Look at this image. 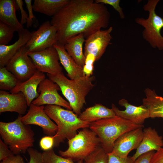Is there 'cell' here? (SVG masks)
Listing matches in <instances>:
<instances>
[{"instance_id": "obj_1", "label": "cell", "mask_w": 163, "mask_h": 163, "mask_svg": "<svg viewBox=\"0 0 163 163\" xmlns=\"http://www.w3.org/2000/svg\"><path fill=\"white\" fill-rule=\"evenodd\" d=\"M110 14L104 4L93 0H70L50 21L57 30V43L64 45L70 38L82 34L85 38L105 28Z\"/></svg>"}, {"instance_id": "obj_2", "label": "cell", "mask_w": 163, "mask_h": 163, "mask_svg": "<svg viewBox=\"0 0 163 163\" xmlns=\"http://www.w3.org/2000/svg\"><path fill=\"white\" fill-rule=\"evenodd\" d=\"M47 76L59 85L73 111L79 115L86 104L85 97L94 86L92 82L95 77L84 76L78 79L72 80L67 78L63 72L55 75L47 74Z\"/></svg>"}, {"instance_id": "obj_3", "label": "cell", "mask_w": 163, "mask_h": 163, "mask_svg": "<svg viewBox=\"0 0 163 163\" xmlns=\"http://www.w3.org/2000/svg\"><path fill=\"white\" fill-rule=\"evenodd\" d=\"M44 110L58 126L57 131L53 136L54 146H57L66 139L68 140L73 138L78 129L89 128L90 123L81 120L71 110L54 105H46Z\"/></svg>"}, {"instance_id": "obj_4", "label": "cell", "mask_w": 163, "mask_h": 163, "mask_svg": "<svg viewBox=\"0 0 163 163\" xmlns=\"http://www.w3.org/2000/svg\"><path fill=\"white\" fill-rule=\"evenodd\" d=\"M143 126L115 115L91 123L89 128L95 133L100 140L101 146L108 153L112 152L115 141L121 135Z\"/></svg>"}, {"instance_id": "obj_5", "label": "cell", "mask_w": 163, "mask_h": 163, "mask_svg": "<svg viewBox=\"0 0 163 163\" xmlns=\"http://www.w3.org/2000/svg\"><path fill=\"white\" fill-rule=\"evenodd\" d=\"M20 115L14 121L0 122V134L4 142L15 155L24 153L34 146V133L29 125L22 122Z\"/></svg>"}, {"instance_id": "obj_6", "label": "cell", "mask_w": 163, "mask_h": 163, "mask_svg": "<svg viewBox=\"0 0 163 163\" xmlns=\"http://www.w3.org/2000/svg\"><path fill=\"white\" fill-rule=\"evenodd\" d=\"M68 148L66 150H59L61 156L77 161L83 160L101 146L100 140L89 128H85L68 140Z\"/></svg>"}, {"instance_id": "obj_7", "label": "cell", "mask_w": 163, "mask_h": 163, "mask_svg": "<svg viewBox=\"0 0 163 163\" xmlns=\"http://www.w3.org/2000/svg\"><path fill=\"white\" fill-rule=\"evenodd\" d=\"M159 0H149L143 7L145 11L149 12L148 18H137L136 22L143 27L144 29L142 32L143 38L150 46L159 50H163V37L161 30L163 28V19L156 13V6Z\"/></svg>"}, {"instance_id": "obj_8", "label": "cell", "mask_w": 163, "mask_h": 163, "mask_svg": "<svg viewBox=\"0 0 163 163\" xmlns=\"http://www.w3.org/2000/svg\"><path fill=\"white\" fill-rule=\"evenodd\" d=\"M57 30L50 21L43 23L32 33L30 38L24 46L27 53L37 52L53 46L57 42Z\"/></svg>"}, {"instance_id": "obj_9", "label": "cell", "mask_w": 163, "mask_h": 163, "mask_svg": "<svg viewBox=\"0 0 163 163\" xmlns=\"http://www.w3.org/2000/svg\"><path fill=\"white\" fill-rule=\"evenodd\" d=\"M37 70L55 75L62 72L58 53L54 46L41 51L28 52Z\"/></svg>"}, {"instance_id": "obj_10", "label": "cell", "mask_w": 163, "mask_h": 163, "mask_svg": "<svg viewBox=\"0 0 163 163\" xmlns=\"http://www.w3.org/2000/svg\"><path fill=\"white\" fill-rule=\"evenodd\" d=\"M59 90H60V89L57 84L49 78H46L40 82L38 87L39 96L32 103L38 106L56 105L72 110L69 102L59 94L58 91Z\"/></svg>"}, {"instance_id": "obj_11", "label": "cell", "mask_w": 163, "mask_h": 163, "mask_svg": "<svg viewBox=\"0 0 163 163\" xmlns=\"http://www.w3.org/2000/svg\"><path fill=\"white\" fill-rule=\"evenodd\" d=\"M5 67L20 82H24L29 79L37 71L27 55L24 46L21 47Z\"/></svg>"}, {"instance_id": "obj_12", "label": "cell", "mask_w": 163, "mask_h": 163, "mask_svg": "<svg viewBox=\"0 0 163 163\" xmlns=\"http://www.w3.org/2000/svg\"><path fill=\"white\" fill-rule=\"evenodd\" d=\"M45 106L31 104L27 112L21 117L22 122L26 125H34L41 127L44 134L50 136L55 135L58 126L51 120L44 110Z\"/></svg>"}, {"instance_id": "obj_13", "label": "cell", "mask_w": 163, "mask_h": 163, "mask_svg": "<svg viewBox=\"0 0 163 163\" xmlns=\"http://www.w3.org/2000/svg\"><path fill=\"white\" fill-rule=\"evenodd\" d=\"M112 30V27H110L105 30L97 31L86 38L84 52L85 57L91 54L94 56L96 61L99 60L110 44Z\"/></svg>"}, {"instance_id": "obj_14", "label": "cell", "mask_w": 163, "mask_h": 163, "mask_svg": "<svg viewBox=\"0 0 163 163\" xmlns=\"http://www.w3.org/2000/svg\"><path fill=\"white\" fill-rule=\"evenodd\" d=\"M143 127L127 132L120 136L115 141L112 152L122 158L128 157L129 153L137 149L143 138Z\"/></svg>"}, {"instance_id": "obj_15", "label": "cell", "mask_w": 163, "mask_h": 163, "mask_svg": "<svg viewBox=\"0 0 163 163\" xmlns=\"http://www.w3.org/2000/svg\"><path fill=\"white\" fill-rule=\"evenodd\" d=\"M119 104L125 109L119 110L114 104L111 105V109L116 115L123 118L136 125H143L145 120L149 118L148 109L143 104L137 106L131 104L127 100L123 98L119 101Z\"/></svg>"}, {"instance_id": "obj_16", "label": "cell", "mask_w": 163, "mask_h": 163, "mask_svg": "<svg viewBox=\"0 0 163 163\" xmlns=\"http://www.w3.org/2000/svg\"><path fill=\"white\" fill-rule=\"evenodd\" d=\"M28 107L26 99L21 92L10 93L0 91V113L15 112L21 115L25 114Z\"/></svg>"}, {"instance_id": "obj_17", "label": "cell", "mask_w": 163, "mask_h": 163, "mask_svg": "<svg viewBox=\"0 0 163 163\" xmlns=\"http://www.w3.org/2000/svg\"><path fill=\"white\" fill-rule=\"evenodd\" d=\"M45 78L43 73L37 70L29 79L24 82H19L14 88L10 91V93H22L26 99L28 106L29 107L33 101L39 96L38 87L40 82Z\"/></svg>"}, {"instance_id": "obj_18", "label": "cell", "mask_w": 163, "mask_h": 163, "mask_svg": "<svg viewBox=\"0 0 163 163\" xmlns=\"http://www.w3.org/2000/svg\"><path fill=\"white\" fill-rule=\"evenodd\" d=\"M163 146V139L155 129L150 127L143 130L142 140L136 153L131 157L133 161L140 155L147 152L157 151Z\"/></svg>"}, {"instance_id": "obj_19", "label": "cell", "mask_w": 163, "mask_h": 163, "mask_svg": "<svg viewBox=\"0 0 163 163\" xmlns=\"http://www.w3.org/2000/svg\"><path fill=\"white\" fill-rule=\"evenodd\" d=\"M18 39L10 45H0V68L5 67L10 59L24 46L31 37L32 33L23 28L18 32Z\"/></svg>"}, {"instance_id": "obj_20", "label": "cell", "mask_w": 163, "mask_h": 163, "mask_svg": "<svg viewBox=\"0 0 163 163\" xmlns=\"http://www.w3.org/2000/svg\"><path fill=\"white\" fill-rule=\"evenodd\" d=\"M54 47L58 54L60 63L64 67L67 75L71 80H76L84 76L83 67L79 66L68 54L64 45L56 43Z\"/></svg>"}, {"instance_id": "obj_21", "label": "cell", "mask_w": 163, "mask_h": 163, "mask_svg": "<svg viewBox=\"0 0 163 163\" xmlns=\"http://www.w3.org/2000/svg\"><path fill=\"white\" fill-rule=\"evenodd\" d=\"M18 9L15 0H0V22L13 27L18 32L24 28L16 16Z\"/></svg>"}, {"instance_id": "obj_22", "label": "cell", "mask_w": 163, "mask_h": 163, "mask_svg": "<svg viewBox=\"0 0 163 163\" xmlns=\"http://www.w3.org/2000/svg\"><path fill=\"white\" fill-rule=\"evenodd\" d=\"M85 41L84 35L80 34L69 38L64 45L68 54L77 64L82 67L86 59L83 51V44Z\"/></svg>"}, {"instance_id": "obj_23", "label": "cell", "mask_w": 163, "mask_h": 163, "mask_svg": "<svg viewBox=\"0 0 163 163\" xmlns=\"http://www.w3.org/2000/svg\"><path fill=\"white\" fill-rule=\"evenodd\" d=\"M144 92L145 97L142 99V104L149 110V118L163 119V97L158 95L154 90L147 88Z\"/></svg>"}, {"instance_id": "obj_24", "label": "cell", "mask_w": 163, "mask_h": 163, "mask_svg": "<svg viewBox=\"0 0 163 163\" xmlns=\"http://www.w3.org/2000/svg\"><path fill=\"white\" fill-rule=\"evenodd\" d=\"M79 115L81 120L91 123L116 115L111 108H109L100 104H96L86 109Z\"/></svg>"}, {"instance_id": "obj_25", "label": "cell", "mask_w": 163, "mask_h": 163, "mask_svg": "<svg viewBox=\"0 0 163 163\" xmlns=\"http://www.w3.org/2000/svg\"><path fill=\"white\" fill-rule=\"evenodd\" d=\"M70 0H34L33 10L50 16L56 15Z\"/></svg>"}, {"instance_id": "obj_26", "label": "cell", "mask_w": 163, "mask_h": 163, "mask_svg": "<svg viewBox=\"0 0 163 163\" xmlns=\"http://www.w3.org/2000/svg\"><path fill=\"white\" fill-rule=\"evenodd\" d=\"M20 82L16 77L5 67L0 68V89L2 90L13 89Z\"/></svg>"}, {"instance_id": "obj_27", "label": "cell", "mask_w": 163, "mask_h": 163, "mask_svg": "<svg viewBox=\"0 0 163 163\" xmlns=\"http://www.w3.org/2000/svg\"><path fill=\"white\" fill-rule=\"evenodd\" d=\"M44 163H83V160H79L77 162L70 158H65L57 155L52 148L42 153Z\"/></svg>"}, {"instance_id": "obj_28", "label": "cell", "mask_w": 163, "mask_h": 163, "mask_svg": "<svg viewBox=\"0 0 163 163\" xmlns=\"http://www.w3.org/2000/svg\"><path fill=\"white\" fill-rule=\"evenodd\" d=\"M108 153L101 146L86 157L83 163H108Z\"/></svg>"}, {"instance_id": "obj_29", "label": "cell", "mask_w": 163, "mask_h": 163, "mask_svg": "<svg viewBox=\"0 0 163 163\" xmlns=\"http://www.w3.org/2000/svg\"><path fill=\"white\" fill-rule=\"evenodd\" d=\"M15 31L13 27L0 22V45H7L12 40Z\"/></svg>"}, {"instance_id": "obj_30", "label": "cell", "mask_w": 163, "mask_h": 163, "mask_svg": "<svg viewBox=\"0 0 163 163\" xmlns=\"http://www.w3.org/2000/svg\"><path fill=\"white\" fill-rule=\"evenodd\" d=\"M85 58V63L83 67V71L85 76L89 77L93 73L94 64L96 61L94 56L91 54L88 55Z\"/></svg>"}, {"instance_id": "obj_31", "label": "cell", "mask_w": 163, "mask_h": 163, "mask_svg": "<svg viewBox=\"0 0 163 163\" xmlns=\"http://www.w3.org/2000/svg\"><path fill=\"white\" fill-rule=\"evenodd\" d=\"M95 2L97 3L109 5L111 6L119 13L120 18L121 19L125 18V16L123 9L120 5V0H95Z\"/></svg>"}, {"instance_id": "obj_32", "label": "cell", "mask_w": 163, "mask_h": 163, "mask_svg": "<svg viewBox=\"0 0 163 163\" xmlns=\"http://www.w3.org/2000/svg\"><path fill=\"white\" fill-rule=\"evenodd\" d=\"M27 151L30 156L29 163H44L42 153L32 147L29 148Z\"/></svg>"}, {"instance_id": "obj_33", "label": "cell", "mask_w": 163, "mask_h": 163, "mask_svg": "<svg viewBox=\"0 0 163 163\" xmlns=\"http://www.w3.org/2000/svg\"><path fill=\"white\" fill-rule=\"evenodd\" d=\"M108 163H134L131 157L122 158L117 156L113 152L108 153Z\"/></svg>"}, {"instance_id": "obj_34", "label": "cell", "mask_w": 163, "mask_h": 163, "mask_svg": "<svg viewBox=\"0 0 163 163\" xmlns=\"http://www.w3.org/2000/svg\"><path fill=\"white\" fill-rule=\"evenodd\" d=\"M54 144V139L53 136L44 137L42 138L40 142V147L44 151L52 149Z\"/></svg>"}, {"instance_id": "obj_35", "label": "cell", "mask_w": 163, "mask_h": 163, "mask_svg": "<svg viewBox=\"0 0 163 163\" xmlns=\"http://www.w3.org/2000/svg\"><path fill=\"white\" fill-rule=\"evenodd\" d=\"M14 155L8 146L0 139V161Z\"/></svg>"}, {"instance_id": "obj_36", "label": "cell", "mask_w": 163, "mask_h": 163, "mask_svg": "<svg viewBox=\"0 0 163 163\" xmlns=\"http://www.w3.org/2000/svg\"><path fill=\"white\" fill-rule=\"evenodd\" d=\"M24 2L28 11V17L27 22V28L32 26L33 24V20L35 19L33 11V5L32 4L31 0H24Z\"/></svg>"}, {"instance_id": "obj_37", "label": "cell", "mask_w": 163, "mask_h": 163, "mask_svg": "<svg viewBox=\"0 0 163 163\" xmlns=\"http://www.w3.org/2000/svg\"><path fill=\"white\" fill-rule=\"evenodd\" d=\"M18 5L19 9L20 10L21 14L20 23L23 26L27 23L28 15L27 12L24 10L23 8V2L22 0H15Z\"/></svg>"}, {"instance_id": "obj_38", "label": "cell", "mask_w": 163, "mask_h": 163, "mask_svg": "<svg viewBox=\"0 0 163 163\" xmlns=\"http://www.w3.org/2000/svg\"><path fill=\"white\" fill-rule=\"evenodd\" d=\"M155 152L149 151L139 156L134 161V163H150L152 157Z\"/></svg>"}, {"instance_id": "obj_39", "label": "cell", "mask_w": 163, "mask_h": 163, "mask_svg": "<svg viewBox=\"0 0 163 163\" xmlns=\"http://www.w3.org/2000/svg\"><path fill=\"white\" fill-rule=\"evenodd\" d=\"M0 163H25L23 158L19 154L13 155L1 161Z\"/></svg>"}, {"instance_id": "obj_40", "label": "cell", "mask_w": 163, "mask_h": 163, "mask_svg": "<svg viewBox=\"0 0 163 163\" xmlns=\"http://www.w3.org/2000/svg\"><path fill=\"white\" fill-rule=\"evenodd\" d=\"M150 163H163V148L154 152Z\"/></svg>"}, {"instance_id": "obj_41", "label": "cell", "mask_w": 163, "mask_h": 163, "mask_svg": "<svg viewBox=\"0 0 163 163\" xmlns=\"http://www.w3.org/2000/svg\"></svg>"}]
</instances>
